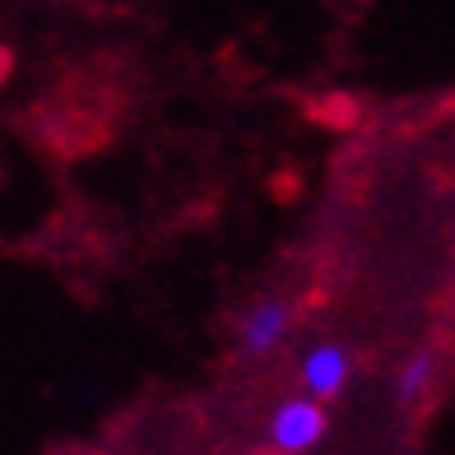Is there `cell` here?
<instances>
[{
  "instance_id": "cell-3",
  "label": "cell",
  "mask_w": 455,
  "mask_h": 455,
  "mask_svg": "<svg viewBox=\"0 0 455 455\" xmlns=\"http://www.w3.org/2000/svg\"><path fill=\"white\" fill-rule=\"evenodd\" d=\"M288 330H293V307H288L283 298L256 302L251 312L242 316V330H237L242 354H246V358H265L270 348H279V344L288 339Z\"/></svg>"
},
{
  "instance_id": "cell-2",
  "label": "cell",
  "mask_w": 455,
  "mask_h": 455,
  "mask_svg": "<svg viewBox=\"0 0 455 455\" xmlns=\"http://www.w3.org/2000/svg\"><path fill=\"white\" fill-rule=\"evenodd\" d=\"M348 377H354V358H348V348L344 344H316V348H307V358H302V395H312V400H335L348 390Z\"/></svg>"
},
{
  "instance_id": "cell-1",
  "label": "cell",
  "mask_w": 455,
  "mask_h": 455,
  "mask_svg": "<svg viewBox=\"0 0 455 455\" xmlns=\"http://www.w3.org/2000/svg\"><path fill=\"white\" fill-rule=\"evenodd\" d=\"M325 427H330L325 404L312 400V395H293V400H283L275 409V419H270V446L279 455H307L312 446H321Z\"/></svg>"
},
{
  "instance_id": "cell-4",
  "label": "cell",
  "mask_w": 455,
  "mask_h": 455,
  "mask_svg": "<svg viewBox=\"0 0 455 455\" xmlns=\"http://www.w3.org/2000/svg\"><path fill=\"white\" fill-rule=\"evenodd\" d=\"M437 371H442L437 348H413V354L400 363V371H395V386H390L395 409H419L427 400L432 381H437Z\"/></svg>"
}]
</instances>
